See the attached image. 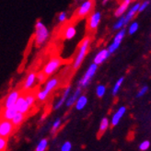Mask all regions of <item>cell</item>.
<instances>
[{"mask_svg":"<svg viewBox=\"0 0 151 151\" xmlns=\"http://www.w3.org/2000/svg\"><path fill=\"white\" fill-rule=\"evenodd\" d=\"M90 42H91V39H90V37H86V38H84V40H83L81 42V43L79 44L77 56H76V58L74 60V63H73V69L74 70H78L80 67L83 60H84L85 56L88 54Z\"/></svg>","mask_w":151,"mask_h":151,"instance_id":"cell-1","label":"cell"},{"mask_svg":"<svg viewBox=\"0 0 151 151\" xmlns=\"http://www.w3.org/2000/svg\"><path fill=\"white\" fill-rule=\"evenodd\" d=\"M49 31L42 20H37L35 23V43L37 46H42L47 42Z\"/></svg>","mask_w":151,"mask_h":151,"instance_id":"cell-2","label":"cell"},{"mask_svg":"<svg viewBox=\"0 0 151 151\" xmlns=\"http://www.w3.org/2000/svg\"><path fill=\"white\" fill-rule=\"evenodd\" d=\"M57 85H58V78H52L49 79L46 82V84H45L43 89L37 93V96H36L37 99L39 100L40 101H45L47 99L48 95L51 93L52 90L55 89Z\"/></svg>","mask_w":151,"mask_h":151,"instance_id":"cell-3","label":"cell"},{"mask_svg":"<svg viewBox=\"0 0 151 151\" xmlns=\"http://www.w3.org/2000/svg\"><path fill=\"white\" fill-rule=\"evenodd\" d=\"M97 69H98V65H96L95 63L90 65L87 72L85 73V75L83 76V77L80 78V80L78 81V87L81 88H87L89 84L90 80L93 78L95 73L97 72Z\"/></svg>","mask_w":151,"mask_h":151,"instance_id":"cell-4","label":"cell"},{"mask_svg":"<svg viewBox=\"0 0 151 151\" xmlns=\"http://www.w3.org/2000/svg\"><path fill=\"white\" fill-rule=\"evenodd\" d=\"M93 7H94V0H86L78 7V9L77 11V18L78 19L85 18L88 14H90V12L93 9Z\"/></svg>","mask_w":151,"mask_h":151,"instance_id":"cell-5","label":"cell"},{"mask_svg":"<svg viewBox=\"0 0 151 151\" xmlns=\"http://www.w3.org/2000/svg\"><path fill=\"white\" fill-rule=\"evenodd\" d=\"M62 63H63V61L61 58L52 57L50 61L45 65L44 68H43V72L47 76H51L59 68L60 65H62Z\"/></svg>","mask_w":151,"mask_h":151,"instance_id":"cell-6","label":"cell"},{"mask_svg":"<svg viewBox=\"0 0 151 151\" xmlns=\"http://www.w3.org/2000/svg\"><path fill=\"white\" fill-rule=\"evenodd\" d=\"M125 34H126V29H120V31L118 32V33L114 36L113 42L111 43V45H109V47H108V50H109L111 55L113 54V52H114L119 48V46L121 45V42H123Z\"/></svg>","mask_w":151,"mask_h":151,"instance_id":"cell-7","label":"cell"},{"mask_svg":"<svg viewBox=\"0 0 151 151\" xmlns=\"http://www.w3.org/2000/svg\"><path fill=\"white\" fill-rule=\"evenodd\" d=\"M14 124L9 120H2L0 123V137L7 138L14 130Z\"/></svg>","mask_w":151,"mask_h":151,"instance_id":"cell-8","label":"cell"},{"mask_svg":"<svg viewBox=\"0 0 151 151\" xmlns=\"http://www.w3.org/2000/svg\"><path fill=\"white\" fill-rule=\"evenodd\" d=\"M19 96H20V92L19 91V90H13V91H11L9 95L6 96V98L4 101V103H3L4 109L15 106L18 100H19Z\"/></svg>","mask_w":151,"mask_h":151,"instance_id":"cell-9","label":"cell"},{"mask_svg":"<svg viewBox=\"0 0 151 151\" xmlns=\"http://www.w3.org/2000/svg\"><path fill=\"white\" fill-rule=\"evenodd\" d=\"M101 19V13L100 11H95L94 13L90 15L88 23V29L90 31H95L98 28V26H99Z\"/></svg>","mask_w":151,"mask_h":151,"instance_id":"cell-10","label":"cell"},{"mask_svg":"<svg viewBox=\"0 0 151 151\" xmlns=\"http://www.w3.org/2000/svg\"><path fill=\"white\" fill-rule=\"evenodd\" d=\"M110 55H111V54H110L108 48L107 49H102L95 55L93 63H95L98 65H101L102 63H104L105 61H106V60L110 57Z\"/></svg>","mask_w":151,"mask_h":151,"instance_id":"cell-11","label":"cell"},{"mask_svg":"<svg viewBox=\"0 0 151 151\" xmlns=\"http://www.w3.org/2000/svg\"><path fill=\"white\" fill-rule=\"evenodd\" d=\"M16 107L18 108V111L21 113H24V114H26V113H28L29 110V103L27 102L26 101V98L24 96H19V100L16 103Z\"/></svg>","mask_w":151,"mask_h":151,"instance_id":"cell-12","label":"cell"},{"mask_svg":"<svg viewBox=\"0 0 151 151\" xmlns=\"http://www.w3.org/2000/svg\"><path fill=\"white\" fill-rule=\"evenodd\" d=\"M131 3V0H123V2L120 4V6L117 7L114 11V16L117 18H120L124 16V14L126 12V10L129 7V5Z\"/></svg>","mask_w":151,"mask_h":151,"instance_id":"cell-13","label":"cell"},{"mask_svg":"<svg viewBox=\"0 0 151 151\" xmlns=\"http://www.w3.org/2000/svg\"><path fill=\"white\" fill-rule=\"evenodd\" d=\"M140 3H137L135 5H134L131 9L128 10V12L125 15V26L128 25V23H130V21L132 20V19L138 13L139 11V7H140Z\"/></svg>","mask_w":151,"mask_h":151,"instance_id":"cell-14","label":"cell"},{"mask_svg":"<svg viewBox=\"0 0 151 151\" xmlns=\"http://www.w3.org/2000/svg\"><path fill=\"white\" fill-rule=\"evenodd\" d=\"M18 112H19V111H18V108L16 107V105L10 107V108H5L3 112H2V117L5 120L11 121Z\"/></svg>","mask_w":151,"mask_h":151,"instance_id":"cell-15","label":"cell"},{"mask_svg":"<svg viewBox=\"0 0 151 151\" xmlns=\"http://www.w3.org/2000/svg\"><path fill=\"white\" fill-rule=\"evenodd\" d=\"M81 90H82L81 88L78 87L77 89H76V91H75L71 96L68 97V99H67V101H66V102H65V104H66V106H67V107H71V106H73L74 104H76V102H77L78 99L80 97Z\"/></svg>","mask_w":151,"mask_h":151,"instance_id":"cell-16","label":"cell"},{"mask_svg":"<svg viewBox=\"0 0 151 151\" xmlns=\"http://www.w3.org/2000/svg\"><path fill=\"white\" fill-rule=\"evenodd\" d=\"M70 91H71V87L69 86V87H67V88L65 89V91H64V93H63V95H62V97H61V99H60V100L55 103V110H58L59 108H61V107H62V105H63L65 102H66L67 99H68V97H69Z\"/></svg>","mask_w":151,"mask_h":151,"instance_id":"cell-17","label":"cell"},{"mask_svg":"<svg viewBox=\"0 0 151 151\" xmlns=\"http://www.w3.org/2000/svg\"><path fill=\"white\" fill-rule=\"evenodd\" d=\"M36 80H37V74H35L33 72L32 73H29L28 75V77H27L25 82H24L23 88L27 90V89H29L31 88H32Z\"/></svg>","mask_w":151,"mask_h":151,"instance_id":"cell-18","label":"cell"},{"mask_svg":"<svg viewBox=\"0 0 151 151\" xmlns=\"http://www.w3.org/2000/svg\"><path fill=\"white\" fill-rule=\"evenodd\" d=\"M126 111V108L125 107H121L119 108V110L115 112V114L112 116V119H111V126H116L119 123V121L121 120V118H122L124 116V114L125 113Z\"/></svg>","mask_w":151,"mask_h":151,"instance_id":"cell-19","label":"cell"},{"mask_svg":"<svg viewBox=\"0 0 151 151\" xmlns=\"http://www.w3.org/2000/svg\"><path fill=\"white\" fill-rule=\"evenodd\" d=\"M108 127H109V120L107 118H102L101 121L99 133H98V138H101L102 137L103 134L108 129Z\"/></svg>","mask_w":151,"mask_h":151,"instance_id":"cell-20","label":"cell"},{"mask_svg":"<svg viewBox=\"0 0 151 151\" xmlns=\"http://www.w3.org/2000/svg\"><path fill=\"white\" fill-rule=\"evenodd\" d=\"M88 103V98L85 95H80V97L78 99L77 102L75 104V108L80 111L82 109H84L86 107V105Z\"/></svg>","mask_w":151,"mask_h":151,"instance_id":"cell-21","label":"cell"},{"mask_svg":"<svg viewBox=\"0 0 151 151\" xmlns=\"http://www.w3.org/2000/svg\"><path fill=\"white\" fill-rule=\"evenodd\" d=\"M24 115H25L24 113H21V112L19 111L17 114L14 116V118L11 120V122L13 123V124H14L15 127H19L22 123H23V121L25 119V116Z\"/></svg>","mask_w":151,"mask_h":151,"instance_id":"cell-22","label":"cell"},{"mask_svg":"<svg viewBox=\"0 0 151 151\" xmlns=\"http://www.w3.org/2000/svg\"><path fill=\"white\" fill-rule=\"evenodd\" d=\"M77 34V29L74 26H68L65 29V38L66 40H71Z\"/></svg>","mask_w":151,"mask_h":151,"instance_id":"cell-23","label":"cell"},{"mask_svg":"<svg viewBox=\"0 0 151 151\" xmlns=\"http://www.w3.org/2000/svg\"><path fill=\"white\" fill-rule=\"evenodd\" d=\"M124 81V77H122V78H120L117 81H116V83L114 84V86H113V88H112V95L113 96H115V95H117V93L119 92V89L121 88V86L123 85V82Z\"/></svg>","mask_w":151,"mask_h":151,"instance_id":"cell-24","label":"cell"},{"mask_svg":"<svg viewBox=\"0 0 151 151\" xmlns=\"http://www.w3.org/2000/svg\"><path fill=\"white\" fill-rule=\"evenodd\" d=\"M125 16H122L120 17L118 21L114 24L113 26V29H115V31H118V29H122L124 26H125Z\"/></svg>","mask_w":151,"mask_h":151,"instance_id":"cell-25","label":"cell"},{"mask_svg":"<svg viewBox=\"0 0 151 151\" xmlns=\"http://www.w3.org/2000/svg\"><path fill=\"white\" fill-rule=\"evenodd\" d=\"M47 144H48V140L47 139H42L40 143L38 144L35 151H45L47 148Z\"/></svg>","mask_w":151,"mask_h":151,"instance_id":"cell-26","label":"cell"},{"mask_svg":"<svg viewBox=\"0 0 151 151\" xmlns=\"http://www.w3.org/2000/svg\"><path fill=\"white\" fill-rule=\"evenodd\" d=\"M138 28H139V24L137 23V21H134L133 23L130 24L129 28H128V33H129L130 35L134 34L138 31Z\"/></svg>","mask_w":151,"mask_h":151,"instance_id":"cell-27","label":"cell"},{"mask_svg":"<svg viewBox=\"0 0 151 151\" xmlns=\"http://www.w3.org/2000/svg\"><path fill=\"white\" fill-rule=\"evenodd\" d=\"M105 91H106V88L104 85H99L96 88V94L99 98H102L105 94Z\"/></svg>","mask_w":151,"mask_h":151,"instance_id":"cell-28","label":"cell"},{"mask_svg":"<svg viewBox=\"0 0 151 151\" xmlns=\"http://www.w3.org/2000/svg\"><path fill=\"white\" fill-rule=\"evenodd\" d=\"M60 125H61V119L60 118H57L55 120V122L54 123V124H52V130H51V133L52 134H55L57 131V129L60 127Z\"/></svg>","mask_w":151,"mask_h":151,"instance_id":"cell-29","label":"cell"},{"mask_svg":"<svg viewBox=\"0 0 151 151\" xmlns=\"http://www.w3.org/2000/svg\"><path fill=\"white\" fill-rule=\"evenodd\" d=\"M48 76L45 74L43 71L42 72H39L37 74V80L39 83H43L46 81V78H47Z\"/></svg>","mask_w":151,"mask_h":151,"instance_id":"cell-30","label":"cell"},{"mask_svg":"<svg viewBox=\"0 0 151 151\" xmlns=\"http://www.w3.org/2000/svg\"><path fill=\"white\" fill-rule=\"evenodd\" d=\"M25 98H26L27 102L29 105V107H32V105L34 104V101H35V96L33 94H28V95L25 96Z\"/></svg>","mask_w":151,"mask_h":151,"instance_id":"cell-31","label":"cell"},{"mask_svg":"<svg viewBox=\"0 0 151 151\" xmlns=\"http://www.w3.org/2000/svg\"><path fill=\"white\" fill-rule=\"evenodd\" d=\"M149 5H150V1H148V0H145V1H143V3L140 5L138 13H141V12H143V11H145V10L147 9V6H148Z\"/></svg>","mask_w":151,"mask_h":151,"instance_id":"cell-32","label":"cell"},{"mask_svg":"<svg viewBox=\"0 0 151 151\" xmlns=\"http://www.w3.org/2000/svg\"><path fill=\"white\" fill-rule=\"evenodd\" d=\"M147 90H148V87L147 86H144V87H142L140 89H139V91L137 92V98H140V97H143L144 96L147 92Z\"/></svg>","mask_w":151,"mask_h":151,"instance_id":"cell-33","label":"cell"},{"mask_svg":"<svg viewBox=\"0 0 151 151\" xmlns=\"http://www.w3.org/2000/svg\"><path fill=\"white\" fill-rule=\"evenodd\" d=\"M67 19V13L65 12V11H62L60 12L59 15H58V20L59 22H61V23H63V22H65Z\"/></svg>","mask_w":151,"mask_h":151,"instance_id":"cell-34","label":"cell"},{"mask_svg":"<svg viewBox=\"0 0 151 151\" xmlns=\"http://www.w3.org/2000/svg\"><path fill=\"white\" fill-rule=\"evenodd\" d=\"M149 146H150L149 141L146 140V141L142 142L141 144H140V146H139V149H140V150H142V151H146V150H147V149H148Z\"/></svg>","mask_w":151,"mask_h":151,"instance_id":"cell-35","label":"cell"},{"mask_svg":"<svg viewBox=\"0 0 151 151\" xmlns=\"http://www.w3.org/2000/svg\"><path fill=\"white\" fill-rule=\"evenodd\" d=\"M6 138H0V151H6Z\"/></svg>","mask_w":151,"mask_h":151,"instance_id":"cell-36","label":"cell"},{"mask_svg":"<svg viewBox=\"0 0 151 151\" xmlns=\"http://www.w3.org/2000/svg\"><path fill=\"white\" fill-rule=\"evenodd\" d=\"M71 147H72V145L70 142H65V144L63 145L62 148H61V151H70L71 150Z\"/></svg>","mask_w":151,"mask_h":151,"instance_id":"cell-37","label":"cell"},{"mask_svg":"<svg viewBox=\"0 0 151 151\" xmlns=\"http://www.w3.org/2000/svg\"><path fill=\"white\" fill-rule=\"evenodd\" d=\"M108 1H109V0H103V1H102V3H103V5H104V4H106V3H107Z\"/></svg>","mask_w":151,"mask_h":151,"instance_id":"cell-38","label":"cell"},{"mask_svg":"<svg viewBox=\"0 0 151 151\" xmlns=\"http://www.w3.org/2000/svg\"><path fill=\"white\" fill-rule=\"evenodd\" d=\"M77 1H79V0H77Z\"/></svg>","mask_w":151,"mask_h":151,"instance_id":"cell-39","label":"cell"}]
</instances>
